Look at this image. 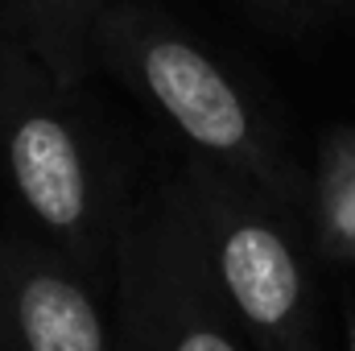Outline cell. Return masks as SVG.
Segmentation results:
<instances>
[{
    "label": "cell",
    "instance_id": "obj_1",
    "mask_svg": "<svg viewBox=\"0 0 355 351\" xmlns=\"http://www.w3.org/2000/svg\"><path fill=\"white\" fill-rule=\"evenodd\" d=\"M91 58L174 132L186 157L252 182L293 215L306 211V170L265 99L174 17L141 0H107L91 29Z\"/></svg>",
    "mask_w": 355,
    "mask_h": 351
},
{
    "label": "cell",
    "instance_id": "obj_2",
    "mask_svg": "<svg viewBox=\"0 0 355 351\" xmlns=\"http://www.w3.org/2000/svg\"><path fill=\"white\" fill-rule=\"evenodd\" d=\"M0 157L54 252L87 281L103 277L128 198L79 91L62 87L12 29H0Z\"/></svg>",
    "mask_w": 355,
    "mask_h": 351
},
{
    "label": "cell",
    "instance_id": "obj_3",
    "mask_svg": "<svg viewBox=\"0 0 355 351\" xmlns=\"http://www.w3.org/2000/svg\"><path fill=\"white\" fill-rule=\"evenodd\" d=\"M182 178L207 264L240 335H248L257 351H322L318 298L297 215L202 157H186Z\"/></svg>",
    "mask_w": 355,
    "mask_h": 351
},
{
    "label": "cell",
    "instance_id": "obj_4",
    "mask_svg": "<svg viewBox=\"0 0 355 351\" xmlns=\"http://www.w3.org/2000/svg\"><path fill=\"white\" fill-rule=\"evenodd\" d=\"M112 277L124 351H244L182 170L153 178L124 203Z\"/></svg>",
    "mask_w": 355,
    "mask_h": 351
},
{
    "label": "cell",
    "instance_id": "obj_5",
    "mask_svg": "<svg viewBox=\"0 0 355 351\" xmlns=\"http://www.w3.org/2000/svg\"><path fill=\"white\" fill-rule=\"evenodd\" d=\"M0 351H112L91 281L29 240L0 244Z\"/></svg>",
    "mask_w": 355,
    "mask_h": 351
},
{
    "label": "cell",
    "instance_id": "obj_6",
    "mask_svg": "<svg viewBox=\"0 0 355 351\" xmlns=\"http://www.w3.org/2000/svg\"><path fill=\"white\" fill-rule=\"evenodd\" d=\"M103 8L107 0H4V29H12L67 91H79L95 67L91 29Z\"/></svg>",
    "mask_w": 355,
    "mask_h": 351
},
{
    "label": "cell",
    "instance_id": "obj_7",
    "mask_svg": "<svg viewBox=\"0 0 355 351\" xmlns=\"http://www.w3.org/2000/svg\"><path fill=\"white\" fill-rule=\"evenodd\" d=\"M306 223L314 248L331 264H355V124H339L318 141L306 174Z\"/></svg>",
    "mask_w": 355,
    "mask_h": 351
},
{
    "label": "cell",
    "instance_id": "obj_8",
    "mask_svg": "<svg viewBox=\"0 0 355 351\" xmlns=\"http://www.w3.org/2000/svg\"><path fill=\"white\" fill-rule=\"evenodd\" d=\"M343 351H355V302H343Z\"/></svg>",
    "mask_w": 355,
    "mask_h": 351
},
{
    "label": "cell",
    "instance_id": "obj_9",
    "mask_svg": "<svg viewBox=\"0 0 355 351\" xmlns=\"http://www.w3.org/2000/svg\"><path fill=\"white\" fill-rule=\"evenodd\" d=\"M285 4H306V0H285Z\"/></svg>",
    "mask_w": 355,
    "mask_h": 351
}]
</instances>
